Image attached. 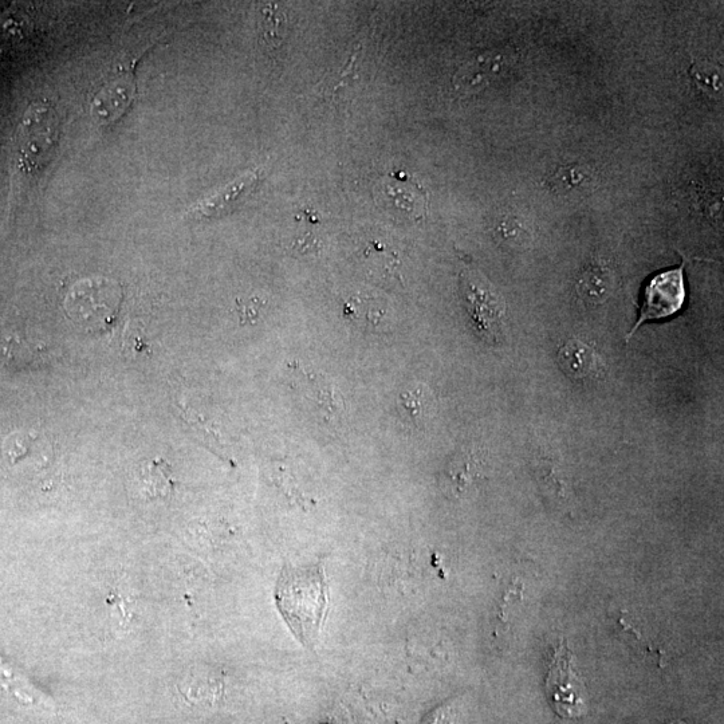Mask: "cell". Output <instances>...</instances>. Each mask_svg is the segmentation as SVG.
<instances>
[{"label": "cell", "mask_w": 724, "mask_h": 724, "mask_svg": "<svg viewBox=\"0 0 724 724\" xmlns=\"http://www.w3.org/2000/svg\"><path fill=\"white\" fill-rule=\"evenodd\" d=\"M275 598L279 612L295 637L312 649L320 636L328 607V584L322 566H286L278 578Z\"/></svg>", "instance_id": "obj_1"}, {"label": "cell", "mask_w": 724, "mask_h": 724, "mask_svg": "<svg viewBox=\"0 0 724 724\" xmlns=\"http://www.w3.org/2000/svg\"><path fill=\"white\" fill-rule=\"evenodd\" d=\"M61 139V120L47 101H34L25 110L15 133L13 164L18 177L35 181L49 168Z\"/></svg>", "instance_id": "obj_2"}, {"label": "cell", "mask_w": 724, "mask_h": 724, "mask_svg": "<svg viewBox=\"0 0 724 724\" xmlns=\"http://www.w3.org/2000/svg\"><path fill=\"white\" fill-rule=\"evenodd\" d=\"M546 694L557 715L580 719L588 714V692L584 680L573 667V655L565 643L554 653L546 678Z\"/></svg>", "instance_id": "obj_3"}, {"label": "cell", "mask_w": 724, "mask_h": 724, "mask_svg": "<svg viewBox=\"0 0 724 724\" xmlns=\"http://www.w3.org/2000/svg\"><path fill=\"white\" fill-rule=\"evenodd\" d=\"M686 299L684 263L674 269L659 271L644 287L640 316L629 337L633 336L645 322L661 321L675 316L684 308Z\"/></svg>", "instance_id": "obj_4"}, {"label": "cell", "mask_w": 724, "mask_h": 724, "mask_svg": "<svg viewBox=\"0 0 724 724\" xmlns=\"http://www.w3.org/2000/svg\"><path fill=\"white\" fill-rule=\"evenodd\" d=\"M511 58L502 51H487L467 61L454 76L455 92L459 96H471L493 84L509 68Z\"/></svg>", "instance_id": "obj_5"}, {"label": "cell", "mask_w": 724, "mask_h": 724, "mask_svg": "<svg viewBox=\"0 0 724 724\" xmlns=\"http://www.w3.org/2000/svg\"><path fill=\"white\" fill-rule=\"evenodd\" d=\"M262 172V168H257L243 173L242 176L227 184L222 190L194 204L188 210L187 215L192 219L202 220L218 218V216L226 214L236 203L240 202L242 198H245L258 186L259 181L263 179Z\"/></svg>", "instance_id": "obj_6"}, {"label": "cell", "mask_w": 724, "mask_h": 724, "mask_svg": "<svg viewBox=\"0 0 724 724\" xmlns=\"http://www.w3.org/2000/svg\"><path fill=\"white\" fill-rule=\"evenodd\" d=\"M381 194L397 211L404 212L411 218L419 219L426 215L428 195L408 177L389 176L381 181Z\"/></svg>", "instance_id": "obj_7"}, {"label": "cell", "mask_w": 724, "mask_h": 724, "mask_svg": "<svg viewBox=\"0 0 724 724\" xmlns=\"http://www.w3.org/2000/svg\"><path fill=\"white\" fill-rule=\"evenodd\" d=\"M344 312L362 328L383 330L391 324L387 302L373 295H353L346 302Z\"/></svg>", "instance_id": "obj_8"}, {"label": "cell", "mask_w": 724, "mask_h": 724, "mask_svg": "<svg viewBox=\"0 0 724 724\" xmlns=\"http://www.w3.org/2000/svg\"><path fill=\"white\" fill-rule=\"evenodd\" d=\"M289 17L287 10L277 3H267L259 15V39L265 53L275 57L285 45Z\"/></svg>", "instance_id": "obj_9"}, {"label": "cell", "mask_w": 724, "mask_h": 724, "mask_svg": "<svg viewBox=\"0 0 724 724\" xmlns=\"http://www.w3.org/2000/svg\"><path fill=\"white\" fill-rule=\"evenodd\" d=\"M368 29L361 31V37L354 42L353 50L350 51L348 59L344 65L341 66L337 72L329 73L318 84L316 92L320 96L333 97L345 86L352 85L354 76L357 73L358 59L361 57L362 49H364L365 42H367Z\"/></svg>", "instance_id": "obj_10"}, {"label": "cell", "mask_w": 724, "mask_h": 724, "mask_svg": "<svg viewBox=\"0 0 724 724\" xmlns=\"http://www.w3.org/2000/svg\"><path fill=\"white\" fill-rule=\"evenodd\" d=\"M578 293L589 304H602L612 291L611 271L600 263H593L578 281Z\"/></svg>", "instance_id": "obj_11"}, {"label": "cell", "mask_w": 724, "mask_h": 724, "mask_svg": "<svg viewBox=\"0 0 724 724\" xmlns=\"http://www.w3.org/2000/svg\"><path fill=\"white\" fill-rule=\"evenodd\" d=\"M133 90L135 88H133L132 78L125 81L123 77L110 82L96 98V108H94L96 116L100 117L101 120L102 118H109L110 109H113L112 118L116 117V114L124 112L133 97Z\"/></svg>", "instance_id": "obj_12"}, {"label": "cell", "mask_w": 724, "mask_h": 724, "mask_svg": "<svg viewBox=\"0 0 724 724\" xmlns=\"http://www.w3.org/2000/svg\"><path fill=\"white\" fill-rule=\"evenodd\" d=\"M140 480L145 497L167 498L171 494L173 487L171 467L163 459L145 463L141 468Z\"/></svg>", "instance_id": "obj_13"}, {"label": "cell", "mask_w": 724, "mask_h": 724, "mask_svg": "<svg viewBox=\"0 0 724 724\" xmlns=\"http://www.w3.org/2000/svg\"><path fill=\"white\" fill-rule=\"evenodd\" d=\"M562 368L576 379H584L596 369V356L592 349L578 341L569 342L560 352Z\"/></svg>", "instance_id": "obj_14"}, {"label": "cell", "mask_w": 724, "mask_h": 724, "mask_svg": "<svg viewBox=\"0 0 724 724\" xmlns=\"http://www.w3.org/2000/svg\"><path fill=\"white\" fill-rule=\"evenodd\" d=\"M478 475L479 463L476 462L474 455L468 454L456 459L450 466V472H448V478H450L456 491H462L471 486V483L474 482Z\"/></svg>", "instance_id": "obj_15"}, {"label": "cell", "mask_w": 724, "mask_h": 724, "mask_svg": "<svg viewBox=\"0 0 724 724\" xmlns=\"http://www.w3.org/2000/svg\"><path fill=\"white\" fill-rule=\"evenodd\" d=\"M426 403V396L420 387L407 388L401 392L399 399L401 412L404 413L405 419L411 420L413 423H417L426 416L424 415L427 409Z\"/></svg>", "instance_id": "obj_16"}, {"label": "cell", "mask_w": 724, "mask_h": 724, "mask_svg": "<svg viewBox=\"0 0 724 724\" xmlns=\"http://www.w3.org/2000/svg\"><path fill=\"white\" fill-rule=\"evenodd\" d=\"M692 77L700 89L707 93H719L722 90V76L719 69L710 62H699L691 69Z\"/></svg>", "instance_id": "obj_17"}, {"label": "cell", "mask_w": 724, "mask_h": 724, "mask_svg": "<svg viewBox=\"0 0 724 724\" xmlns=\"http://www.w3.org/2000/svg\"><path fill=\"white\" fill-rule=\"evenodd\" d=\"M267 301L261 297L236 299V312H238L240 325H255L265 316Z\"/></svg>", "instance_id": "obj_18"}, {"label": "cell", "mask_w": 724, "mask_h": 724, "mask_svg": "<svg viewBox=\"0 0 724 724\" xmlns=\"http://www.w3.org/2000/svg\"><path fill=\"white\" fill-rule=\"evenodd\" d=\"M18 13L0 15V49L17 43L25 29L26 19Z\"/></svg>", "instance_id": "obj_19"}, {"label": "cell", "mask_w": 724, "mask_h": 724, "mask_svg": "<svg viewBox=\"0 0 724 724\" xmlns=\"http://www.w3.org/2000/svg\"><path fill=\"white\" fill-rule=\"evenodd\" d=\"M588 179L589 173L582 168H562L561 171L557 172V175L554 176L553 186L558 192H568L581 187Z\"/></svg>", "instance_id": "obj_20"}, {"label": "cell", "mask_w": 724, "mask_h": 724, "mask_svg": "<svg viewBox=\"0 0 724 724\" xmlns=\"http://www.w3.org/2000/svg\"><path fill=\"white\" fill-rule=\"evenodd\" d=\"M293 247L298 253H317L320 250V242L312 234H306L295 239Z\"/></svg>", "instance_id": "obj_21"}, {"label": "cell", "mask_w": 724, "mask_h": 724, "mask_svg": "<svg viewBox=\"0 0 724 724\" xmlns=\"http://www.w3.org/2000/svg\"><path fill=\"white\" fill-rule=\"evenodd\" d=\"M452 712L448 708H439L428 718L426 724H451Z\"/></svg>", "instance_id": "obj_22"}, {"label": "cell", "mask_w": 724, "mask_h": 724, "mask_svg": "<svg viewBox=\"0 0 724 724\" xmlns=\"http://www.w3.org/2000/svg\"><path fill=\"white\" fill-rule=\"evenodd\" d=\"M667 724H687L682 722V720H671V722H668Z\"/></svg>", "instance_id": "obj_23"}]
</instances>
